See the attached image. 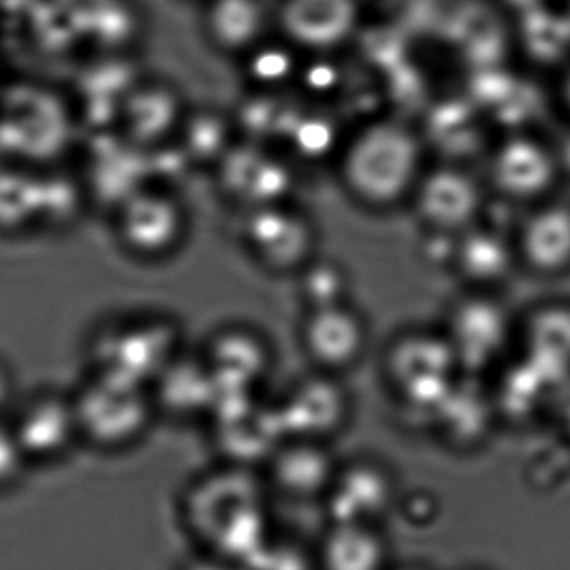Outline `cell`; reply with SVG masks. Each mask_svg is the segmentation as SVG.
Segmentation results:
<instances>
[{"label":"cell","instance_id":"7c38bea8","mask_svg":"<svg viewBox=\"0 0 570 570\" xmlns=\"http://www.w3.org/2000/svg\"><path fill=\"white\" fill-rule=\"evenodd\" d=\"M200 354L219 392L257 394L276 365L267 338L244 325L219 328Z\"/></svg>","mask_w":570,"mask_h":570},{"label":"cell","instance_id":"9a60e30c","mask_svg":"<svg viewBox=\"0 0 570 570\" xmlns=\"http://www.w3.org/2000/svg\"><path fill=\"white\" fill-rule=\"evenodd\" d=\"M217 167L223 170L224 187L246 206L249 204V209L288 200L287 166L266 150L233 147Z\"/></svg>","mask_w":570,"mask_h":570},{"label":"cell","instance_id":"9c48e42d","mask_svg":"<svg viewBox=\"0 0 570 570\" xmlns=\"http://www.w3.org/2000/svg\"><path fill=\"white\" fill-rule=\"evenodd\" d=\"M106 334L104 344L112 347L107 352L110 364L102 365L100 371L149 387L184 348L179 325L166 317L130 318Z\"/></svg>","mask_w":570,"mask_h":570},{"label":"cell","instance_id":"8992f818","mask_svg":"<svg viewBox=\"0 0 570 570\" xmlns=\"http://www.w3.org/2000/svg\"><path fill=\"white\" fill-rule=\"evenodd\" d=\"M244 240L259 266L274 274L295 276L317 256L314 220L288 200L249 209Z\"/></svg>","mask_w":570,"mask_h":570},{"label":"cell","instance_id":"ac0fdd59","mask_svg":"<svg viewBox=\"0 0 570 570\" xmlns=\"http://www.w3.org/2000/svg\"><path fill=\"white\" fill-rule=\"evenodd\" d=\"M249 570H318L315 549L291 538L273 535L259 554L247 564Z\"/></svg>","mask_w":570,"mask_h":570},{"label":"cell","instance_id":"3957f363","mask_svg":"<svg viewBox=\"0 0 570 570\" xmlns=\"http://www.w3.org/2000/svg\"><path fill=\"white\" fill-rule=\"evenodd\" d=\"M72 399L79 438L104 451L130 448L159 417L149 385L97 371Z\"/></svg>","mask_w":570,"mask_h":570},{"label":"cell","instance_id":"d6986e66","mask_svg":"<svg viewBox=\"0 0 570 570\" xmlns=\"http://www.w3.org/2000/svg\"><path fill=\"white\" fill-rule=\"evenodd\" d=\"M180 570H249L243 562L233 561V559L223 558V556L213 554V552L203 551L196 558L187 561Z\"/></svg>","mask_w":570,"mask_h":570},{"label":"cell","instance_id":"5b68a950","mask_svg":"<svg viewBox=\"0 0 570 570\" xmlns=\"http://www.w3.org/2000/svg\"><path fill=\"white\" fill-rule=\"evenodd\" d=\"M117 237L137 259H169L186 243L189 217L167 187L140 186L117 206Z\"/></svg>","mask_w":570,"mask_h":570},{"label":"cell","instance_id":"52a82bcc","mask_svg":"<svg viewBox=\"0 0 570 570\" xmlns=\"http://www.w3.org/2000/svg\"><path fill=\"white\" fill-rule=\"evenodd\" d=\"M368 337V322L351 302L305 308L298 325V344L312 368L338 377L362 361Z\"/></svg>","mask_w":570,"mask_h":570},{"label":"cell","instance_id":"277c9868","mask_svg":"<svg viewBox=\"0 0 570 570\" xmlns=\"http://www.w3.org/2000/svg\"><path fill=\"white\" fill-rule=\"evenodd\" d=\"M452 345L444 334L409 328L392 337L384 354L389 391L411 414L431 415L451 394Z\"/></svg>","mask_w":570,"mask_h":570},{"label":"cell","instance_id":"5bb4252c","mask_svg":"<svg viewBox=\"0 0 570 570\" xmlns=\"http://www.w3.org/2000/svg\"><path fill=\"white\" fill-rule=\"evenodd\" d=\"M318 570H392V548L381 524L328 522L315 548Z\"/></svg>","mask_w":570,"mask_h":570},{"label":"cell","instance_id":"4fadbf2b","mask_svg":"<svg viewBox=\"0 0 570 570\" xmlns=\"http://www.w3.org/2000/svg\"><path fill=\"white\" fill-rule=\"evenodd\" d=\"M157 414L187 421L210 417L219 389L203 354L180 351L150 384Z\"/></svg>","mask_w":570,"mask_h":570},{"label":"cell","instance_id":"e0dca14e","mask_svg":"<svg viewBox=\"0 0 570 570\" xmlns=\"http://www.w3.org/2000/svg\"><path fill=\"white\" fill-rule=\"evenodd\" d=\"M295 276L298 277V295L305 308L351 302V276L335 261L315 256Z\"/></svg>","mask_w":570,"mask_h":570},{"label":"cell","instance_id":"6da1fadb","mask_svg":"<svg viewBox=\"0 0 570 570\" xmlns=\"http://www.w3.org/2000/svg\"><path fill=\"white\" fill-rule=\"evenodd\" d=\"M264 478L254 469L226 464L194 482L184 518L203 551L249 564L273 538Z\"/></svg>","mask_w":570,"mask_h":570},{"label":"cell","instance_id":"30bf717a","mask_svg":"<svg viewBox=\"0 0 570 570\" xmlns=\"http://www.w3.org/2000/svg\"><path fill=\"white\" fill-rule=\"evenodd\" d=\"M399 492L394 474L375 459L342 462L325 495L328 522L382 524L394 514Z\"/></svg>","mask_w":570,"mask_h":570},{"label":"cell","instance_id":"7a4b0ae2","mask_svg":"<svg viewBox=\"0 0 570 570\" xmlns=\"http://www.w3.org/2000/svg\"><path fill=\"white\" fill-rule=\"evenodd\" d=\"M335 166L342 189L357 206L387 213L411 203L429 166L428 147L401 124H371L342 144Z\"/></svg>","mask_w":570,"mask_h":570},{"label":"cell","instance_id":"2e32d148","mask_svg":"<svg viewBox=\"0 0 570 570\" xmlns=\"http://www.w3.org/2000/svg\"><path fill=\"white\" fill-rule=\"evenodd\" d=\"M12 435L22 455L47 459L60 454L72 438H79L72 399L37 395L23 407Z\"/></svg>","mask_w":570,"mask_h":570},{"label":"cell","instance_id":"ba28073f","mask_svg":"<svg viewBox=\"0 0 570 570\" xmlns=\"http://www.w3.org/2000/svg\"><path fill=\"white\" fill-rule=\"evenodd\" d=\"M276 407L284 438L331 442L351 417V395L338 375L315 371L285 391Z\"/></svg>","mask_w":570,"mask_h":570},{"label":"cell","instance_id":"8fae6325","mask_svg":"<svg viewBox=\"0 0 570 570\" xmlns=\"http://www.w3.org/2000/svg\"><path fill=\"white\" fill-rule=\"evenodd\" d=\"M341 462L328 442L287 438L266 464L264 482L274 494L291 502H324Z\"/></svg>","mask_w":570,"mask_h":570},{"label":"cell","instance_id":"ffe728a7","mask_svg":"<svg viewBox=\"0 0 570 570\" xmlns=\"http://www.w3.org/2000/svg\"><path fill=\"white\" fill-rule=\"evenodd\" d=\"M392 570H428V569L421 568V566H409V568H401V569L392 568Z\"/></svg>","mask_w":570,"mask_h":570}]
</instances>
